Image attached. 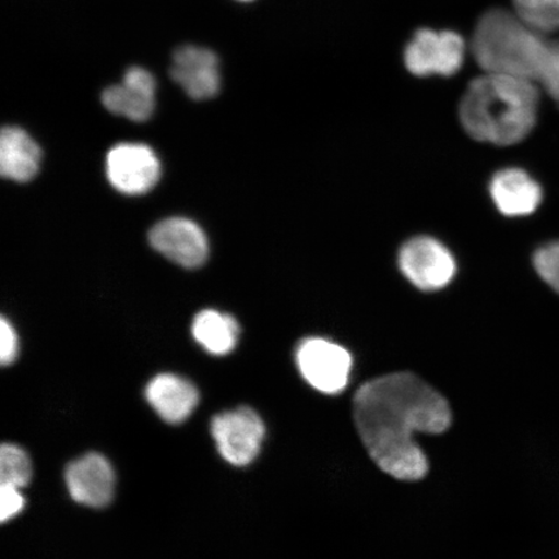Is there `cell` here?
<instances>
[{
  "label": "cell",
  "instance_id": "obj_1",
  "mask_svg": "<svg viewBox=\"0 0 559 559\" xmlns=\"http://www.w3.org/2000/svg\"><path fill=\"white\" fill-rule=\"evenodd\" d=\"M353 414L369 457L383 473L403 481L421 480L429 472L415 436L443 435L452 425L450 404L429 383L408 372L361 384L354 395Z\"/></svg>",
  "mask_w": 559,
  "mask_h": 559
},
{
  "label": "cell",
  "instance_id": "obj_2",
  "mask_svg": "<svg viewBox=\"0 0 559 559\" xmlns=\"http://www.w3.org/2000/svg\"><path fill=\"white\" fill-rule=\"evenodd\" d=\"M539 91L520 76L485 73L474 80L460 103V121L473 139L500 146L514 145L534 130Z\"/></svg>",
  "mask_w": 559,
  "mask_h": 559
},
{
  "label": "cell",
  "instance_id": "obj_3",
  "mask_svg": "<svg viewBox=\"0 0 559 559\" xmlns=\"http://www.w3.org/2000/svg\"><path fill=\"white\" fill-rule=\"evenodd\" d=\"M473 55L485 73L520 76L539 82L550 40L504 10L485 13L475 27Z\"/></svg>",
  "mask_w": 559,
  "mask_h": 559
},
{
  "label": "cell",
  "instance_id": "obj_4",
  "mask_svg": "<svg viewBox=\"0 0 559 559\" xmlns=\"http://www.w3.org/2000/svg\"><path fill=\"white\" fill-rule=\"evenodd\" d=\"M300 374L314 390L337 395L347 388L353 358L345 347L325 338L300 342L296 352Z\"/></svg>",
  "mask_w": 559,
  "mask_h": 559
},
{
  "label": "cell",
  "instance_id": "obj_5",
  "mask_svg": "<svg viewBox=\"0 0 559 559\" xmlns=\"http://www.w3.org/2000/svg\"><path fill=\"white\" fill-rule=\"evenodd\" d=\"M465 40L451 31H418L405 47L404 62L418 76L456 74L464 64Z\"/></svg>",
  "mask_w": 559,
  "mask_h": 559
},
{
  "label": "cell",
  "instance_id": "obj_6",
  "mask_svg": "<svg viewBox=\"0 0 559 559\" xmlns=\"http://www.w3.org/2000/svg\"><path fill=\"white\" fill-rule=\"evenodd\" d=\"M212 435L223 459L229 464L245 466L260 454L265 428L254 409L240 407L216 415Z\"/></svg>",
  "mask_w": 559,
  "mask_h": 559
},
{
  "label": "cell",
  "instance_id": "obj_7",
  "mask_svg": "<svg viewBox=\"0 0 559 559\" xmlns=\"http://www.w3.org/2000/svg\"><path fill=\"white\" fill-rule=\"evenodd\" d=\"M400 267L412 284L426 292L445 288L456 274L451 251L442 242L425 236L403 245Z\"/></svg>",
  "mask_w": 559,
  "mask_h": 559
},
{
  "label": "cell",
  "instance_id": "obj_8",
  "mask_svg": "<svg viewBox=\"0 0 559 559\" xmlns=\"http://www.w3.org/2000/svg\"><path fill=\"white\" fill-rule=\"evenodd\" d=\"M107 175L110 185L124 194H143L157 185L160 165L150 146L118 144L108 153Z\"/></svg>",
  "mask_w": 559,
  "mask_h": 559
},
{
  "label": "cell",
  "instance_id": "obj_9",
  "mask_svg": "<svg viewBox=\"0 0 559 559\" xmlns=\"http://www.w3.org/2000/svg\"><path fill=\"white\" fill-rule=\"evenodd\" d=\"M152 248L185 269H198L209 254L204 230L186 218L159 222L150 233Z\"/></svg>",
  "mask_w": 559,
  "mask_h": 559
},
{
  "label": "cell",
  "instance_id": "obj_10",
  "mask_svg": "<svg viewBox=\"0 0 559 559\" xmlns=\"http://www.w3.org/2000/svg\"><path fill=\"white\" fill-rule=\"evenodd\" d=\"M170 75L193 100L212 99L219 93V59L209 48L179 47L173 55Z\"/></svg>",
  "mask_w": 559,
  "mask_h": 559
},
{
  "label": "cell",
  "instance_id": "obj_11",
  "mask_svg": "<svg viewBox=\"0 0 559 559\" xmlns=\"http://www.w3.org/2000/svg\"><path fill=\"white\" fill-rule=\"evenodd\" d=\"M156 91L155 76L144 68L132 67L126 72L121 85L104 90L102 102L110 114L145 122L155 111Z\"/></svg>",
  "mask_w": 559,
  "mask_h": 559
},
{
  "label": "cell",
  "instance_id": "obj_12",
  "mask_svg": "<svg viewBox=\"0 0 559 559\" xmlns=\"http://www.w3.org/2000/svg\"><path fill=\"white\" fill-rule=\"evenodd\" d=\"M66 481L70 496L80 504L104 508L114 499L116 485L114 467L99 453H88L69 464Z\"/></svg>",
  "mask_w": 559,
  "mask_h": 559
},
{
  "label": "cell",
  "instance_id": "obj_13",
  "mask_svg": "<svg viewBox=\"0 0 559 559\" xmlns=\"http://www.w3.org/2000/svg\"><path fill=\"white\" fill-rule=\"evenodd\" d=\"M489 193L496 207L510 218L536 212L543 201V188L533 175L520 167H508L493 175Z\"/></svg>",
  "mask_w": 559,
  "mask_h": 559
},
{
  "label": "cell",
  "instance_id": "obj_14",
  "mask_svg": "<svg viewBox=\"0 0 559 559\" xmlns=\"http://www.w3.org/2000/svg\"><path fill=\"white\" fill-rule=\"evenodd\" d=\"M146 401L164 421L180 424L199 404V391L190 381L174 374H159L146 386Z\"/></svg>",
  "mask_w": 559,
  "mask_h": 559
},
{
  "label": "cell",
  "instance_id": "obj_15",
  "mask_svg": "<svg viewBox=\"0 0 559 559\" xmlns=\"http://www.w3.org/2000/svg\"><path fill=\"white\" fill-rule=\"evenodd\" d=\"M41 151L37 143L19 128H4L0 134V173L10 180H32L40 166Z\"/></svg>",
  "mask_w": 559,
  "mask_h": 559
},
{
  "label": "cell",
  "instance_id": "obj_16",
  "mask_svg": "<svg viewBox=\"0 0 559 559\" xmlns=\"http://www.w3.org/2000/svg\"><path fill=\"white\" fill-rule=\"evenodd\" d=\"M192 334L207 353L226 355L236 347L240 326L230 314L204 310L195 314Z\"/></svg>",
  "mask_w": 559,
  "mask_h": 559
},
{
  "label": "cell",
  "instance_id": "obj_17",
  "mask_svg": "<svg viewBox=\"0 0 559 559\" xmlns=\"http://www.w3.org/2000/svg\"><path fill=\"white\" fill-rule=\"evenodd\" d=\"M515 15L542 34L559 32V0H513Z\"/></svg>",
  "mask_w": 559,
  "mask_h": 559
},
{
  "label": "cell",
  "instance_id": "obj_18",
  "mask_svg": "<svg viewBox=\"0 0 559 559\" xmlns=\"http://www.w3.org/2000/svg\"><path fill=\"white\" fill-rule=\"evenodd\" d=\"M32 461L15 444H3L0 450V485L23 488L32 479Z\"/></svg>",
  "mask_w": 559,
  "mask_h": 559
},
{
  "label": "cell",
  "instance_id": "obj_19",
  "mask_svg": "<svg viewBox=\"0 0 559 559\" xmlns=\"http://www.w3.org/2000/svg\"><path fill=\"white\" fill-rule=\"evenodd\" d=\"M533 264L543 282L559 295V239L542 243L535 250Z\"/></svg>",
  "mask_w": 559,
  "mask_h": 559
},
{
  "label": "cell",
  "instance_id": "obj_20",
  "mask_svg": "<svg viewBox=\"0 0 559 559\" xmlns=\"http://www.w3.org/2000/svg\"><path fill=\"white\" fill-rule=\"evenodd\" d=\"M539 82L559 107V40L550 41L548 59Z\"/></svg>",
  "mask_w": 559,
  "mask_h": 559
},
{
  "label": "cell",
  "instance_id": "obj_21",
  "mask_svg": "<svg viewBox=\"0 0 559 559\" xmlns=\"http://www.w3.org/2000/svg\"><path fill=\"white\" fill-rule=\"evenodd\" d=\"M21 488L0 485V520L7 522L23 510L25 500Z\"/></svg>",
  "mask_w": 559,
  "mask_h": 559
},
{
  "label": "cell",
  "instance_id": "obj_22",
  "mask_svg": "<svg viewBox=\"0 0 559 559\" xmlns=\"http://www.w3.org/2000/svg\"><path fill=\"white\" fill-rule=\"evenodd\" d=\"M0 360L3 366L12 365L19 353V340L16 331L4 318L0 321Z\"/></svg>",
  "mask_w": 559,
  "mask_h": 559
},
{
  "label": "cell",
  "instance_id": "obj_23",
  "mask_svg": "<svg viewBox=\"0 0 559 559\" xmlns=\"http://www.w3.org/2000/svg\"><path fill=\"white\" fill-rule=\"evenodd\" d=\"M239 2H251V0H239Z\"/></svg>",
  "mask_w": 559,
  "mask_h": 559
}]
</instances>
